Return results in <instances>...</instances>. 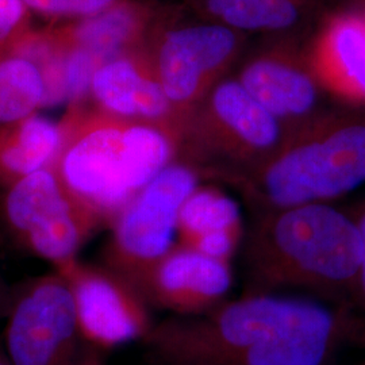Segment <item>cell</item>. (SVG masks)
<instances>
[{"label": "cell", "mask_w": 365, "mask_h": 365, "mask_svg": "<svg viewBox=\"0 0 365 365\" xmlns=\"http://www.w3.org/2000/svg\"><path fill=\"white\" fill-rule=\"evenodd\" d=\"M232 286V262L211 259L176 241L146 276L141 295L176 317H191L221 304Z\"/></svg>", "instance_id": "8fae6325"}, {"label": "cell", "mask_w": 365, "mask_h": 365, "mask_svg": "<svg viewBox=\"0 0 365 365\" xmlns=\"http://www.w3.org/2000/svg\"><path fill=\"white\" fill-rule=\"evenodd\" d=\"M102 63L90 52L75 48L69 54L63 71L66 99L78 101L91 90L92 78Z\"/></svg>", "instance_id": "ffe728a7"}, {"label": "cell", "mask_w": 365, "mask_h": 365, "mask_svg": "<svg viewBox=\"0 0 365 365\" xmlns=\"http://www.w3.org/2000/svg\"><path fill=\"white\" fill-rule=\"evenodd\" d=\"M354 4L357 6V14H360L365 19V0H353Z\"/></svg>", "instance_id": "484cf974"}, {"label": "cell", "mask_w": 365, "mask_h": 365, "mask_svg": "<svg viewBox=\"0 0 365 365\" xmlns=\"http://www.w3.org/2000/svg\"><path fill=\"white\" fill-rule=\"evenodd\" d=\"M25 6L48 15H78L95 16L105 13L119 0H24Z\"/></svg>", "instance_id": "44dd1931"}, {"label": "cell", "mask_w": 365, "mask_h": 365, "mask_svg": "<svg viewBox=\"0 0 365 365\" xmlns=\"http://www.w3.org/2000/svg\"><path fill=\"white\" fill-rule=\"evenodd\" d=\"M54 269L66 276L72 289L78 333L95 346L111 349L148 337L153 327L148 302L123 277L78 259Z\"/></svg>", "instance_id": "30bf717a"}, {"label": "cell", "mask_w": 365, "mask_h": 365, "mask_svg": "<svg viewBox=\"0 0 365 365\" xmlns=\"http://www.w3.org/2000/svg\"><path fill=\"white\" fill-rule=\"evenodd\" d=\"M200 179L194 167L175 160L133 196L111 222L106 267L140 294L148 274L176 244L179 211Z\"/></svg>", "instance_id": "8992f818"}, {"label": "cell", "mask_w": 365, "mask_h": 365, "mask_svg": "<svg viewBox=\"0 0 365 365\" xmlns=\"http://www.w3.org/2000/svg\"><path fill=\"white\" fill-rule=\"evenodd\" d=\"M0 215L24 248L54 268L78 259V249L99 227L68 194L52 167L6 188Z\"/></svg>", "instance_id": "52a82bcc"}, {"label": "cell", "mask_w": 365, "mask_h": 365, "mask_svg": "<svg viewBox=\"0 0 365 365\" xmlns=\"http://www.w3.org/2000/svg\"><path fill=\"white\" fill-rule=\"evenodd\" d=\"M206 13L235 31H286L304 21L315 0H200Z\"/></svg>", "instance_id": "2e32d148"}, {"label": "cell", "mask_w": 365, "mask_h": 365, "mask_svg": "<svg viewBox=\"0 0 365 365\" xmlns=\"http://www.w3.org/2000/svg\"><path fill=\"white\" fill-rule=\"evenodd\" d=\"M0 365H9V364H6V363H4V361H3V360H0Z\"/></svg>", "instance_id": "83f0119b"}, {"label": "cell", "mask_w": 365, "mask_h": 365, "mask_svg": "<svg viewBox=\"0 0 365 365\" xmlns=\"http://www.w3.org/2000/svg\"><path fill=\"white\" fill-rule=\"evenodd\" d=\"M286 129L238 80H222L184 120L178 160L232 184L274 153Z\"/></svg>", "instance_id": "5b68a950"}, {"label": "cell", "mask_w": 365, "mask_h": 365, "mask_svg": "<svg viewBox=\"0 0 365 365\" xmlns=\"http://www.w3.org/2000/svg\"><path fill=\"white\" fill-rule=\"evenodd\" d=\"M361 240H363V253H361V264L359 271V279H357V289H356V302L360 304V307L365 312V210L356 218ZM365 317V315H364Z\"/></svg>", "instance_id": "603a6c76"}, {"label": "cell", "mask_w": 365, "mask_h": 365, "mask_svg": "<svg viewBox=\"0 0 365 365\" xmlns=\"http://www.w3.org/2000/svg\"><path fill=\"white\" fill-rule=\"evenodd\" d=\"M240 84L286 126L313 117L319 86L307 60L287 51H269L242 68Z\"/></svg>", "instance_id": "4fadbf2b"}, {"label": "cell", "mask_w": 365, "mask_h": 365, "mask_svg": "<svg viewBox=\"0 0 365 365\" xmlns=\"http://www.w3.org/2000/svg\"><path fill=\"white\" fill-rule=\"evenodd\" d=\"M357 318L349 304L249 292L167 319L145 339L161 365H329Z\"/></svg>", "instance_id": "6da1fadb"}, {"label": "cell", "mask_w": 365, "mask_h": 365, "mask_svg": "<svg viewBox=\"0 0 365 365\" xmlns=\"http://www.w3.org/2000/svg\"><path fill=\"white\" fill-rule=\"evenodd\" d=\"M365 182V118L314 114L287 126L259 167L232 182L256 214L327 203Z\"/></svg>", "instance_id": "277c9868"}, {"label": "cell", "mask_w": 365, "mask_h": 365, "mask_svg": "<svg viewBox=\"0 0 365 365\" xmlns=\"http://www.w3.org/2000/svg\"><path fill=\"white\" fill-rule=\"evenodd\" d=\"M240 45V33L217 22L176 27L164 34L153 66L173 106L179 133L235 61Z\"/></svg>", "instance_id": "ba28073f"}, {"label": "cell", "mask_w": 365, "mask_h": 365, "mask_svg": "<svg viewBox=\"0 0 365 365\" xmlns=\"http://www.w3.org/2000/svg\"><path fill=\"white\" fill-rule=\"evenodd\" d=\"M46 103L42 72L25 57L0 60V128L36 114Z\"/></svg>", "instance_id": "d6986e66"}, {"label": "cell", "mask_w": 365, "mask_h": 365, "mask_svg": "<svg viewBox=\"0 0 365 365\" xmlns=\"http://www.w3.org/2000/svg\"><path fill=\"white\" fill-rule=\"evenodd\" d=\"M11 300L10 299V295L7 292V289L4 287V283L1 282L0 279V309H10V304H11Z\"/></svg>", "instance_id": "d4e9b609"}, {"label": "cell", "mask_w": 365, "mask_h": 365, "mask_svg": "<svg viewBox=\"0 0 365 365\" xmlns=\"http://www.w3.org/2000/svg\"><path fill=\"white\" fill-rule=\"evenodd\" d=\"M230 230H244L238 203L215 185L199 184L179 211L178 242L187 245L199 237Z\"/></svg>", "instance_id": "ac0fdd59"}, {"label": "cell", "mask_w": 365, "mask_h": 365, "mask_svg": "<svg viewBox=\"0 0 365 365\" xmlns=\"http://www.w3.org/2000/svg\"><path fill=\"white\" fill-rule=\"evenodd\" d=\"M242 247L250 292L295 289L336 304L356 300L361 233L356 218L329 203L257 214Z\"/></svg>", "instance_id": "7a4b0ae2"}, {"label": "cell", "mask_w": 365, "mask_h": 365, "mask_svg": "<svg viewBox=\"0 0 365 365\" xmlns=\"http://www.w3.org/2000/svg\"><path fill=\"white\" fill-rule=\"evenodd\" d=\"M91 92L106 113L167 125L180 137L173 106L157 78L153 64L131 56L113 58L96 69Z\"/></svg>", "instance_id": "5bb4252c"}, {"label": "cell", "mask_w": 365, "mask_h": 365, "mask_svg": "<svg viewBox=\"0 0 365 365\" xmlns=\"http://www.w3.org/2000/svg\"><path fill=\"white\" fill-rule=\"evenodd\" d=\"M306 60L321 88L348 105L365 106V19L360 14L330 15Z\"/></svg>", "instance_id": "7c38bea8"}, {"label": "cell", "mask_w": 365, "mask_h": 365, "mask_svg": "<svg viewBox=\"0 0 365 365\" xmlns=\"http://www.w3.org/2000/svg\"><path fill=\"white\" fill-rule=\"evenodd\" d=\"M352 344H356L361 348H365V317L364 315H359L356 329L353 333Z\"/></svg>", "instance_id": "cb8c5ba5"}, {"label": "cell", "mask_w": 365, "mask_h": 365, "mask_svg": "<svg viewBox=\"0 0 365 365\" xmlns=\"http://www.w3.org/2000/svg\"><path fill=\"white\" fill-rule=\"evenodd\" d=\"M78 331L66 276L56 271L27 284L9 309L6 344L13 365H64Z\"/></svg>", "instance_id": "9c48e42d"}, {"label": "cell", "mask_w": 365, "mask_h": 365, "mask_svg": "<svg viewBox=\"0 0 365 365\" xmlns=\"http://www.w3.org/2000/svg\"><path fill=\"white\" fill-rule=\"evenodd\" d=\"M83 365H99V363H98V361H95V360H91V361H87L86 364Z\"/></svg>", "instance_id": "4316f807"}, {"label": "cell", "mask_w": 365, "mask_h": 365, "mask_svg": "<svg viewBox=\"0 0 365 365\" xmlns=\"http://www.w3.org/2000/svg\"><path fill=\"white\" fill-rule=\"evenodd\" d=\"M172 160L173 144L163 129L101 111L69 125L51 167L80 209L102 226Z\"/></svg>", "instance_id": "3957f363"}, {"label": "cell", "mask_w": 365, "mask_h": 365, "mask_svg": "<svg viewBox=\"0 0 365 365\" xmlns=\"http://www.w3.org/2000/svg\"><path fill=\"white\" fill-rule=\"evenodd\" d=\"M64 130L33 114L0 128V187L4 190L51 167L58 156Z\"/></svg>", "instance_id": "9a60e30c"}, {"label": "cell", "mask_w": 365, "mask_h": 365, "mask_svg": "<svg viewBox=\"0 0 365 365\" xmlns=\"http://www.w3.org/2000/svg\"><path fill=\"white\" fill-rule=\"evenodd\" d=\"M24 0H0V43L9 41L25 16Z\"/></svg>", "instance_id": "7402d4cb"}, {"label": "cell", "mask_w": 365, "mask_h": 365, "mask_svg": "<svg viewBox=\"0 0 365 365\" xmlns=\"http://www.w3.org/2000/svg\"><path fill=\"white\" fill-rule=\"evenodd\" d=\"M149 11L134 3L119 1L102 14L88 18L76 30L78 48L93 54L102 64L123 56L143 36Z\"/></svg>", "instance_id": "e0dca14e"}]
</instances>
